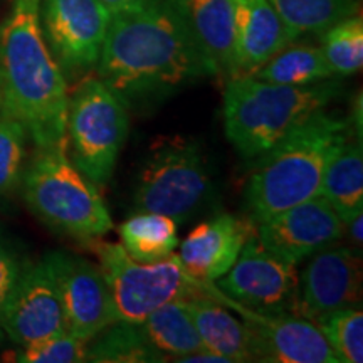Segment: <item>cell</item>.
<instances>
[{
	"label": "cell",
	"mask_w": 363,
	"mask_h": 363,
	"mask_svg": "<svg viewBox=\"0 0 363 363\" xmlns=\"http://www.w3.org/2000/svg\"><path fill=\"white\" fill-rule=\"evenodd\" d=\"M96 69L126 103L212 76L179 0H140L111 12Z\"/></svg>",
	"instance_id": "6da1fadb"
},
{
	"label": "cell",
	"mask_w": 363,
	"mask_h": 363,
	"mask_svg": "<svg viewBox=\"0 0 363 363\" xmlns=\"http://www.w3.org/2000/svg\"><path fill=\"white\" fill-rule=\"evenodd\" d=\"M0 111L16 116L38 148L66 142L69 91L44 39L40 0H13L0 26Z\"/></svg>",
	"instance_id": "7a4b0ae2"
},
{
	"label": "cell",
	"mask_w": 363,
	"mask_h": 363,
	"mask_svg": "<svg viewBox=\"0 0 363 363\" xmlns=\"http://www.w3.org/2000/svg\"><path fill=\"white\" fill-rule=\"evenodd\" d=\"M348 133L350 121L320 110L267 150L247 179V219L257 224L320 195L331 152Z\"/></svg>",
	"instance_id": "3957f363"
},
{
	"label": "cell",
	"mask_w": 363,
	"mask_h": 363,
	"mask_svg": "<svg viewBox=\"0 0 363 363\" xmlns=\"http://www.w3.org/2000/svg\"><path fill=\"white\" fill-rule=\"evenodd\" d=\"M340 91L342 84L333 79L286 86L234 76L224 83L227 140L242 158H259L313 113L325 110Z\"/></svg>",
	"instance_id": "277c9868"
},
{
	"label": "cell",
	"mask_w": 363,
	"mask_h": 363,
	"mask_svg": "<svg viewBox=\"0 0 363 363\" xmlns=\"http://www.w3.org/2000/svg\"><path fill=\"white\" fill-rule=\"evenodd\" d=\"M21 182L26 203L54 233L88 244L113 230L98 185L72 163L67 142L38 148Z\"/></svg>",
	"instance_id": "5b68a950"
},
{
	"label": "cell",
	"mask_w": 363,
	"mask_h": 363,
	"mask_svg": "<svg viewBox=\"0 0 363 363\" xmlns=\"http://www.w3.org/2000/svg\"><path fill=\"white\" fill-rule=\"evenodd\" d=\"M214 197L208 163L199 143L167 140L145 158L133 192L135 212H153L187 224Z\"/></svg>",
	"instance_id": "8992f818"
},
{
	"label": "cell",
	"mask_w": 363,
	"mask_h": 363,
	"mask_svg": "<svg viewBox=\"0 0 363 363\" xmlns=\"http://www.w3.org/2000/svg\"><path fill=\"white\" fill-rule=\"evenodd\" d=\"M126 101L99 78H86L67 101L66 142L71 160L96 185H106L128 135Z\"/></svg>",
	"instance_id": "52a82bcc"
},
{
	"label": "cell",
	"mask_w": 363,
	"mask_h": 363,
	"mask_svg": "<svg viewBox=\"0 0 363 363\" xmlns=\"http://www.w3.org/2000/svg\"><path fill=\"white\" fill-rule=\"evenodd\" d=\"M88 246L98 257L118 321L142 323L158 306L202 289L203 281L190 276L175 252L157 262H138L118 242L94 239Z\"/></svg>",
	"instance_id": "ba28073f"
},
{
	"label": "cell",
	"mask_w": 363,
	"mask_h": 363,
	"mask_svg": "<svg viewBox=\"0 0 363 363\" xmlns=\"http://www.w3.org/2000/svg\"><path fill=\"white\" fill-rule=\"evenodd\" d=\"M214 284L225 298L249 310L298 316L296 264L279 259L262 247L254 230L234 266Z\"/></svg>",
	"instance_id": "9c48e42d"
},
{
	"label": "cell",
	"mask_w": 363,
	"mask_h": 363,
	"mask_svg": "<svg viewBox=\"0 0 363 363\" xmlns=\"http://www.w3.org/2000/svg\"><path fill=\"white\" fill-rule=\"evenodd\" d=\"M111 11L99 0H40V24L61 69L84 72L98 65Z\"/></svg>",
	"instance_id": "30bf717a"
},
{
	"label": "cell",
	"mask_w": 363,
	"mask_h": 363,
	"mask_svg": "<svg viewBox=\"0 0 363 363\" xmlns=\"http://www.w3.org/2000/svg\"><path fill=\"white\" fill-rule=\"evenodd\" d=\"M261 246L291 264L306 261L313 254L342 239L343 222L323 195L254 224Z\"/></svg>",
	"instance_id": "8fae6325"
},
{
	"label": "cell",
	"mask_w": 363,
	"mask_h": 363,
	"mask_svg": "<svg viewBox=\"0 0 363 363\" xmlns=\"http://www.w3.org/2000/svg\"><path fill=\"white\" fill-rule=\"evenodd\" d=\"M0 326L19 347L67 331L48 256L22 267L16 288L0 313Z\"/></svg>",
	"instance_id": "7c38bea8"
},
{
	"label": "cell",
	"mask_w": 363,
	"mask_h": 363,
	"mask_svg": "<svg viewBox=\"0 0 363 363\" xmlns=\"http://www.w3.org/2000/svg\"><path fill=\"white\" fill-rule=\"evenodd\" d=\"M61 296L67 333L83 342L118 321L110 289L99 266L65 252L48 254Z\"/></svg>",
	"instance_id": "4fadbf2b"
},
{
	"label": "cell",
	"mask_w": 363,
	"mask_h": 363,
	"mask_svg": "<svg viewBox=\"0 0 363 363\" xmlns=\"http://www.w3.org/2000/svg\"><path fill=\"white\" fill-rule=\"evenodd\" d=\"M362 264L353 249L338 242L308 257L298 274V316L318 318L343 308L362 306Z\"/></svg>",
	"instance_id": "5bb4252c"
},
{
	"label": "cell",
	"mask_w": 363,
	"mask_h": 363,
	"mask_svg": "<svg viewBox=\"0 0 363 363\" xmlns=\"http://www.w3.org/2000/svg\"><path fill=\"white\" fill-rule=\"evenodd\" d=\"M203 286L211 296L224 303L251 326L261 347V362L340 363L337 353L313 321L301 316L267 315L249 310L225 298L214 283L207 281Z\"/></svg>",
	"instance_id": "9a60e30c"
},
{
	"label": "cell",
	"mask_w": 363,
	"mask_h": 363,
	"mask_svg": "<svg viewBox=\"0 0 363 363\" xmlns=\"http://www.w3.org/2000/svg\"><path fill=\"white\" fill-rule=\"evenodd\" d=\"M254 230V222L234 214H219L202 222L182 242L179 257L190 276L214 283L238 261Z\"/></svg>",
	"instance_id": "2e32d148"
},
{
	"label": "cell",
	"mask_w": 363,
	"mask_h": 363,
	"mask_svg": "<svg viewBox=\"0 0 363 363\" xmlns=\"http://www.w3.org/2000/svg\"><path fill=\"white\" fill-rule=\"evenodd\" d=\"M201 337L202 347L225 357L230 363L261 362V347L256 333L242 318L234 316L224 303L203 288L184 298Z\"/></svg>",
	"instance_id": "e0dca14e"
},
{
	"label": "cell",
	"mask_w": 363,
	"mask_h": 363,
	"mask_svg": "<svg viewBox=\"0 0 363 363\" xmlns=\"http://www.w3.org/2000/svg\"><path fill=\"white\" fill-rule=\"evenodd\" d=\"M235 76H252L276 52L293 44L269 0H233Z\"/></svg>",
	"instance_id": "ac0fdd59"
},
{
	"label": "cell",
	"mask_w": 363,
	"mask_h": 363,
	"mask_svg": "<svg viewBox=\"0 0 363 363\" xmlns=\"http://www.w3.org/2000/svg\"><path fill=\"white\" fill-rule=\"evenodd\" d=\"M185 19L219 81L234 78L235 30L233 0H179Z\"/></svg>",
	"instance_id": "d6986e66"
},
{
	"label": "cell",
	"mask_w": 363,
	"mask_h": 363,
	"mask_svg": "<svg viewBox=\"0 0 363 363\" xmlns=\"http://www.w3.org/2000/svg\"><path fill=\"white\" fill-rule=\"evenodd\" d=\"M342 222L363 211L362 140L348 133L331 152L326 163L321 192Z\"/></svg>",
	"instance_id": "ffe728a7"
},
{
	"label": "cell",
	"mask_w": 363,
	"mask_h": 363,
	"mask_svg": "<svg viewBox=\"0 0 363 363\" xmlns=\"http://www.w3.org/2000/svg\"><path fill=\"white\" fill-rule=\"evenodd\" d=\"M121 246L131 259L157 262L179 247V224L170 217L153 212H135L118 229Z\"/></svg>",
	"instance_id": "44dd1931"
},
{
	"label": "cell",
	"mask_w": 363,
	"mask_h": 363,
	"mask_svg": "<svg viewBox=\"0 0 363 363\" xmlns=\"http://www.w3.org/2000/svg\"><path fill=\"white\" fill-rule=\"evenodd\" d=\"M140 326L150 343L163 353L167 360L170 357H175L172 358L175 362L177 358L202 348L201 337H199L184 298L172 299L165 305L158 306L145 318Z\"/></svg>",
	"instance_id": "7402d4cb"
},
{
	"label": "cell",
	"mask_w": 363,
	"mask_h": 363,
	"mask_svg": "<svg viewBox=\"0 0 363 363\" xmlns=\"http://www.w3.org/2000/svg\"><path fill=\"white\" fill-rule=\"evenodd\" d=\"M288 39L294 43L306 34H323L331 26L360 13L358 0H269Z\"/></svg>",
	"instance_id": "603a6c76"
},
{
	"label": "cell",
	"mask_w": 363,
	"mask_h": 363,
	"mask_svg": "<svg viewBox=\"0 0 363 363\" xmlns=\"http://www.w3.org/2000/svg\"><path fill=\"white\" fill-rule=\"evenodd\" d=\"M86 362L160 363L167 357L150 343L140 323L115 321L88 343Z\"/></svg>",
	"instance_id": "cb8c5ba5"
},
{
	"label": "cell",
	"mask_w": 363,
	"mask_h": 363,
	"mask_svg": "<svg viewBox=\"0 0 363 363\" xmlns=\"http://www.w3.org/2000/svg\"><path fill=\"white\" fill-rule=\"evenodd\" d=\"M254 78L274 84L306 86L333 78L321 48L288 44L254 72Z\"/></svg>",
	"instance_id": "d4e9b609"
},
{
	"label": "cell",
	"mask_w": 363,
	"mask_h": 363,
	"mask_svg": "<svg viewBox=\"0 0 363 363\" xmlns=\"http://www.w3.org/2000/svg\"><path fill=\"white\" fill-rule=\"evenodd\" d=\"M321 51L335 76H352L363 66V19L360 13L337 22L321 34Z\"/></svg>",
	"instance_id": "484cf974"
},
{
	"label": "cell",
	"mask_w": 363,
	"mask_h": 363,
	"mask_svg": "<svg viewBox=\"0 0 363 363\" xmlns=\"http://www.w3.org/2000/svg\"><path fill=\"white\" fill-rule=\"evenodd\" d=\"M337 353L340 363L363 362L362 308H343L313 321Z\"/></svg>",
	"instance_id": "4316f807"
},
{
	"label": "cell",
	"mask_w": 363,
	"mask_h": 363,
	"mask_svg": "<svg viewBox=\"0 0 363 363\" xmlns=\"http://www.w3.org/2000/svg\"><path fill=\"white\" fill-rule=\"evenodd\" d=\"M27 130L16 116L0 115V197L19 185L24 174Z\"/></svg>",
	"instance_id": "83f0119b"
},
{
	"label": "cell",
	"mask_w": 363,
	"mask_h": 363,
	"mask_svg": "<svg viewBox=\"0 0 363 363\" xmlns=\"http://www.w3.org/2000/svg\"><path fill=\"white\" fill-rule=\"evenodd\" d=\"M86 353L88 342L65 331L21 347L16 360L21 363H79L86 362Z\"/></svg>",
	"instance_id": "f1b7e54d"
},
{
	"label": "cell",
	"mask_w": 363,
	"mask_h": 363,
	"mask_svg": "<svg viewBox=\"0 0 363 363\" xmlns=\"http://www.w3.org/2000/svg\"><path fill=\"white\" fill-rule=\"evenodd\" d=\"M22 267L24 262L21 261L19 252L0 234V313L16 288Z\"/></svg>",
	"instance_id": "f546056e"
},
{
	"label": "cell",
	"mask_w": 363,
	"mask_h": 363,
	"mask_svg": "<svg viewBox=\"0 0 363 363\" xmlns=\"http://www.w3.org/2000/svg\"><path fill=\"white\" fill-rule=\"evenodd\" d=\"M362 225H363V211L357 212V214L348 217V219L343 222V233L350 235L353 249H357L358 252L362 251V244H363Z\"/></svg>",
	"instance_id": "4dcf8cb0"
},
{
	"label": "cell",
	"mask_w": 363,
	"mask_h": 363,
	"mask_svg": "<svg viewBox=\"0 0 363 363\" xmlns=\"http://www.w3.org/2000/svg\"><path fill=\"white\" fill-rule=\"evenodd\" d=\"M175 362H184V363H230L225 357L217 355V353L207 350V348H201V350H195L189 355H184L177 358Z\"/></svg>",
	"instance_id": "1f68e13d"
},
{
	"label": "cell",
	"mask_w": 363,
	"mask_h": 363,
	"mask_svg": "<svg viewBox=\"0 0 363 363\" xmlns=\"http://www.w3.org/2000/svg\"><path fill=\"white\" fill-rule=\"evenodd\" d=\"M99 2L104 4V6L110 9L111 12H115V11H120V9H123V7L133 6V4L140 2V0H99Z\"/></svg>",
	"instance_id": "d6a6232c"
},
{
	"label": "cell",
	"mask_w": 363,
	"mask_h": 363,
	"mask_svg": "<svg viewBox=\"0 0 363 363\" xmlns=\"http://www.w3.org/2000/svg\"><path fill=\"white\" fill-rule=\"evenodd\" d=\"M4 103V83H2V72H0V108Z\"/></svg>",
	"instance_id": "836d02e7"
}]
</instances>
